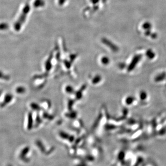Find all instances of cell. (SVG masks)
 Instances as JSON below:
<instances>
[{
	"label": "cell",
	"instance_id": "1",
	"mask_svg": "<svg viewBox=\"0 0 166 166\" xmlns=\"http://www.w3.org/2000/svg\"><path fill=\"white\" fill-rule=\"evenodd\" d=\"M30 8L28 5H25V6L24 7L23 10V13H22L20 16L19 17V19L17 21L15 25V29L17 30H19L20 28L21 27V25L22 24H23L25 20V17H26V15L29 12V11Z\"/></svg>",
	"mask_w": 166,
	"mask_h": 166
},
{
	"label": "cell",
	"instance_id": "2",
	"mask_svg": "<svg viewBox=\"0 0 166 166\" xmlns=\"http://www.w3.org/2000/svg\"><path fill=\"white\" fill-rule=\"evenodd\" d=\"M141 59L140 56H136L134 57L133 60L131 62L130 64L127 67V71L128 72H131L133 71V70L134 69L136 66L138 64L139 61H140V60Z\"/></svg>",
	"mask_w": 166,
	"mask_h": 166
},
{
	"label": "cell",
	"instance_id": "3",
	"mask_svg": "<svg viewBox=\"0 0 166 166\" xmlns=\"http://www.w3.org/2000/svg\"><path fill=\"white\" fill-rule=\"evenodd\" d=\"M166 78V74L165 72H162L158 74L154 78L155 82L159 83L163 81Z\"/></svg>",
	"mask_w": 166,
	"mask_h": 166
},
{
	"label": "cell",
	"instance_id": "4",
	"mask_svg": "<svg viewBox=\"0 0 166 166\" xmlns=\"http://www.w3.org/2000/svg\"><path fill=\"white\" fill-rule=\"evenodd\" d=\"M102 80V77L100 75H96L92 78L91 80V83L93 84H99Z\"/></svg>",
	"mask_w": 166,
	"mask_h": 166
},
{
	"label": "cell",
	"instance_id": "5",
	"mask_svg": "<svg viewBox=\"0 0 166 166\" xmlns=\"http://www.w3.org/2000/svg\"><path fill=\"white\" fill-rule=\"evenodd\" d=\"M12 99H13V96L12 95L9 94H6V95L5 96L4 101H3V103H2V105L3 104V106H4L7 104H8L9 103H10L11 101H12Z\"/></svg>",
	"mask_w": 166,
	"mask_h": 166
},
{
	"label": "cell",
	"instance_id": "6",
	"mask_svg": "<svg viewBox=\"0 0 166 166\" xmlns=\"http://www.w3.org/2000/svg\"><path fill=\"white\" fill-rule=\"evenodd\" d=\"M135 101V98L132 96H129L125 99V103L127 105H132Z\"/></svg>",
	"mask_w": 166,
	"mask_h": 166
},
{
	"label": "cell",
	"instance_id": "7",
	"mask_svg": "<svg viewBox=\"0 0 166 166\" xmlns=\"http://www.w3.org/2000/svg\"><path fill=\"white\" fill-rule=\"evenodd\" d=\"M139 98L141 100L144 101V100H145L146 99H147V97H148V94H147V92L145 91L142 90L139 92Z\"/></svg>",
	"mask_w": 166,
	"mask_h": 166
},
{
	"label": "cell",
	"instance_id": "8",
	"mask_svg": "<svg viewBox=\"0 0 166 166\" xmlns=\"http://www.w3.org/2000/svg\"><path fill=\"white\" fill-rule=\"evenodd\" d=\"M16 92L18 94H22L25 92V89L23 86H18L16 89Z\"/></svg>",
	"mask_w": 166,
	"mask_h": 166
},
{
	"label": "cell",
	"instance_id": "9",
	"mask_svg": "<svg viewBox=\"0 0 166 166\" xmlns=\"http://www.w3.org/2000/svg\"><path fill=\"white\" fill-rule=\"evenodd\" d=\"M101 61L102 64H103V65L106 66L109 64L110 60L107 57H103L102 58Z\"/></svg>",
	"mask_w": 166,
	"mask_h": 166
},
{
	"label": "cell",
	"instance_id": "10",
	"mask_svg": "<svg viewBox=\"0 0 166 166\" xmlns=\"http://www.w3.org/2000/svg\"><path fill=\"white\" fill-rule=\"evenodd\" d=\"M65 91L66 93L71 94L74 91V89L71 86L67 85L65 87Z\"/></svg>",
	"mask_w": 166,
	"mask_h": 166
},
{
	"label": "cell",
	"instance_id": "11",
	"mask_svg": "<svg viewBox=\"0 0 166 166\" xmlns=\"http://www.w3.org/2000/svg\"><path fill=\"white\" fill-rule=\"evenodd\" d=\"M31 107L32 109L34 110H39L40 109L39 106L35 103H32L31 105Z\"/></svg>",
	"mask_w": 166,
	"mask_h": 166
},
{
	"label": "cell",
	"instance_id": "12",
	"mask_svg": "<svg viewBox=\"0 0 166 166\" xmlns=\"http://www.w3.org/2000/svg\"><path fill=\"white\" fill-rule=\"evenodd\" d=\"M146 55H147V57H148L150 59H153L155 56L154 54L152 51L147 52Z\"/></svg>",
	"mask_w": 166,
	"mask_h": 166
}]
</instances>
